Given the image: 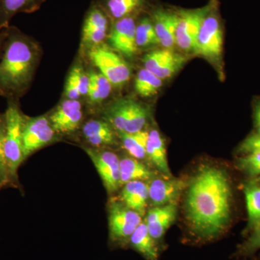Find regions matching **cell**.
Here are the masks:
<instances>
[{
	"label": "cell",
	"mask_w": 260,
	"mask_h": 260,
	"mask_svg": "<svg viewBox=\"0 0 260 260\" xmlns=\"http://www.w3.org/2000/svg\"><path fill=\"white\" fill-rule=\"evenodd\" d=\"M234 195L226 172L203 166L187 186L185 213L191 232L210 240L223 234L230 224Z\"/></svg>",
	"instance_id": "cell-1"
},
{
	"label": "cell",
	"mask_w": 260,
	"mask_h": 260,
	"mask_svg": "<svg viewBox=\"0 0 260 260\" xmlns=\"http://www.w3.org/2000/svg\"><path fill=\"white\" fill-rule=\"evenodd\" d=\"M6 30L0 56V95L18 99L28 90L39 60V47L15 27Z\"/></svg>",
	"instance_id": "cell-2"
},
{
	"label": "cell",
	"mask_w": 260,
	"mask_h": 260,
	"mask_svg": "<svg viewBox=\"0 0 260 260\" xmlns=\"http://www.w3.org/2000/svg\"><path fill=\"white\" fill-rule=\"evenodd\" d=\"M25 116L23 115L16 99L8 102L4 119V150L10 184H16L18 170L24 161L23 130Z\"/></svg>",
	"instance_id": "cell-3"
},
{
	"label": "cell",
	"mask_w": 260,
	"mask_h": 260,
	"mask_svg": "<svg viewBox=\"0 0 260 260\" xmlns=\"http://www.w3.org/2000/svg\"><path fill=\"white\" fill-rule=\"evenodd\" d=\"M209 10L205 15L199 34L195 52L215 59L218 58L223 48V32L218 10V1L210 0Z\"/></svg>",
	"instance_id": "cell-4"
},
{
	"label": "cell",
	"mask_w": 260,
	"mask_h": 260,
	"mask_svg": "<svg viewBox=\"0 0 260 260\" xmlns=\"http://www.w3.org/2000/svg\"><path fill=\"white\" fill-rule=\"evenodd\" d=\"M89 57L113 86H122L129 81L131 77L129 64L114 49L102 44L90 48Z\"/></svg>",
	"instance_id": "cell-5"
},
{
	"label": "cell",
	"mask_w": 260,
	"mask_h": 260,
	"mask_svg": "<svg viewBox=\"0 0 260 260\" xmlns=\"http://www.w3.org/2000/svg\"><path fill=\"white\" fill-rule=\"evenodd\" d=\"M141 223L139 213L123 203L112 202L109 209V228L112 242L120 244L129 242L132 234Z\"/></svg>",
	"instance_id": "cell-6"
},
{
	"label": "cell",
	"mask_w": 260,
	"mask_h": 260,
	"mask_svg": "<svg viewBox=\"0 0 260 260\" xmlns=\"http://www.w3.org/2000/svg\"><path fill=\"white\" fill-rule=\"evenodd\" d=\"M208 10L209 4L198 9L177 10L178 25L176 44L182 50H196L198 34Z\"/></svg>",
	"instance_id": "cell-7"
},
{
	"label": "cell",
	"mask_w": 260,
	"mask_h": 260,
	"mask_svg": "<svg viewBox=\"0 0 260 260\" xmlns=\"http://www.w3.org/2000/svg\"><path fill=\"white\" fill-rule=\"evenodd\" d=\"M56 133L48 116L25 117L23 130L24 160L39 149L49 144Z\"/></svg>",
	"instance_id": "cell-8"
},
{
	"label": "cell",
	"mask_w": 260,
	"mask_h": 260,
	"mask_svg": "<svg viewBox=\"0 0 260 260\" xmlns=\"http://www.w3.org/2000/svg\"><path fill=\"white\" fill-rule=\"evenodd\" d=\"M85 152L93 162L104 185L109 193H113L121 186L119 157L109 150L85 148Z\"/></svg>",
	"instance_id": "cell-9"
},
{
	"label": "cell",
	"mask_w": 260,
	"mask_h": 260,
	"mask_svg": "<svg viewBox=\"0 0 260 260\" xmlns=\"http://www.w3.org/2000/svg\"><path fill=\"white\" fill-rule=\"evenodd\" d=\"M110 20L100 3L92 5L84 20L82 40L90 48L100 45L110 31Z\"/></svg>",
	"instance_id": "cell-10"
},
{
	"label": "cell",
	"mask_w": 260,
	"mask_h": 260,
	"mask_svg": "<svg viewBox=\"0 0 260 260\" xmlns=\"http://www.w3.org/2000/svg\"><path fill=\"white\" fill-rule=\"evenodd\" d=\"M185 62L186 57L169 49L150 51L143 58L144 68L161 80L171 78Z\"/></svg>",
	"instance_id": "cell-11"
},
{
	"label": "cell",
	"mask_w": 260,
	"mask_h": 260,
	"mask_svg": "<svg viewBox=\"0 0 260 260\" xmlns=\"http://www.w3.org/2000/svg\"><path fill=\"white\" fill-rule=\"evenodd\" d=\"M137 20L134 16L115 20L111 27L109 40L114 50L132 57L138 52L136 44Z\"/></svg>",
	"instance_id": "cell-12"
},
{
	"label": "cell",
	"mask_w": 260,
	"mask_h": 260,
	"mask_svg": "<svg viewBox=\"0 0 260 260\" xmlns=\"http://www.w3.org/2000/svg\"><path fill=\"white\" fill-rule=\"evenodd\" d=\"M83 117V108L80 101L67 99L49 116V120L56 133L64 135L78 129Z\"/></svg>",
	"instance_id": "cell-13"
},
{
	"label": "cell",
	"mask_w": 260,
	"mask_h": 260,
	"mask_svg": "<svg viewBox=\"0 0 260 260\" xmlns=\"http://www.w3.org/2000/svg\"><path fill=\"white\" fill-rule=\"evenodd\" d=\"M154 179L148 185L149 199L155 206L176 203L186 186L185 181L179 179Z\"/></svg>",
	"instance_id": "cell-14"
},
{
	"label": "cell",
	"mask_w": 260,
	"mask_h": 260,
	"mask_svg": "<svg viewBox=\"0 0 260 260\" xmlns=\"http://www.w3.org/2000/svg\"><path fill=\"white\" fill-rule=\"evenodd\" d=\"M154 28L160 44L166 49H171L176 44V32L178 25L177 10L157 8L150 14Z\"/></svg>",
	"instance_id": "cell-15"
},
{
	"label": "cell",
	"mask_w": 260,
	"mask_h": 260,
	"mask_svg": "<svg viewBox=\"0 0 260 260\" xmlns=\"http://www.w3.org/2000/svg\"><path fill=\"white\" fill-rule=\"evenodd\" d=\"M177 214L176 203L155 207L149 210L145 222L149 233L155 241L164 237L167 229L175 220Z\"/></svg>",
	"instance_id": "cell-16"
},
{
	"label": "cell",
	"mask_w": 260,
	"mask_h": 260,
	"mask_svg": "<svg viewBox=\"0 0 260 260\" xmlns=\"http://www.w3.org/2000/svg\"><path fill=\"white\" fill-rule=\"evenodd\" d=\"M148 199V185L144 181H133L124 184L121 191V201L141 216L145 214Z\"/></svg>",
	"instance_id": "cell-17"
},
{
	"label": "cell",
	"mask_w": 260,
	"mask_h": 260,
	"mask_svg": "<svg viewBox=\"0 0 260 260\" xmlns=\"http://www.w3.org/2000/svg\"><path fill=\"white\" fill-rule=\"evenodd\" d=\"M146 156L148 157L155 168L165 177H172L168 164L165 143L157 129H152L149 132Z\"/></svg>",
	"instance_id": "cell-18"
},
{
	"label": "cell",
	"mask_w": 260,
	"mask_h": 260,
	"mask_svg": "<svg viewBox=\"0 0 260 260\" xmlns=\"http://www.w3.org/2000/svg\"><path fill=\"white\" fill-rule=\"evenodd\" d=\"M83 135L85 140L95 148L112 145L114 142L113 127L107 121L91 119L83 126Z\"/></svg>",
	"instance_id": "cell-19"
},
{
	"label": "cell",
	"mask_w": 260,
	"mask_h": 260,
	"mask_svg": "<svg viewBox=\"0 0 260 260\" xmlns=\"http://www.w3.org/2000/svg\"><path fill=\"white\" fill-rule=\"evenodd\" d=\"M45 0H0V30L9 28L15 15L37 11Z\"/></svg>",
	"instance_id": "cell-20"
},
{
	"label": "cell",
	"mask_w": 260,
	"mask_h": 260,
	"mask_svg": "<svg viewBox=\"0 0 260 260\" xmlns=\"http://www.w3.org/2000/svg\"><path fill=\"white\" fill-rule=\"evenodd\" d=\"M111 20L136 16L148 6V0H104L100 3Z\"/></svg>",
	"instance_id": "cell-21"
},
{
	"label": "cell",
	"mask_w": 260,
	"mask_h": 260,
	"mask_svg": "<svg viewBox=\"0 0 260 260\" xmlns=\"http://www.w3.org/2000/svg\"><path fill=\"white\" fill-rule=\"evenodd\" d=\"M245 196L248 223L244 234L246 235L260 222V184L256 179H249L243 185Z\"/></svg>",
	"instance_id": "cell-22"
},
{
	"label": "cell",
	"mask_w": 260,
	"mask_h": 260,
	"mask_svg": "<svg viewBox=\"0 0 260 260\" xmlns=\"http://www.w3.org/2000/svg\"><path fill=\"white\" fill-rule=\"evenodd\" d=\"M129 243L132 247L140 253L146 260H158V246L155 239L150 235L145 222L135 229L130 237Z\"/></svg>",
	"instance_id": "cell-23"
},
{
	"label": "cell",
	"mask_w": 260,
	"mask_h": 260,
	"mask_svg": "<svg viewBox=\"0 0 260 260\" xmlns=\"http://www.w3.org/2000/svg\"><path fill=\"white\" fill-rule=\"evenodd\" d=\"M121 185L129 181L150 180L154 174L145 164L135 158H124L119 161Z\"/></svg>",
	"instance_id": "cell-24"
},
{
	"label": "cell",
	"mask_w": 260,
	"mask_h": 260,
	"mask_svg": "<svg viewBox=\"0 0 260 260\" xmlns=\"http://www.w3.org/2000/svg\"><path fill=\"white\" fill-rule=\"evenodd\" d=\"M88 85V75L80 65H75L70 70L65 84V96L70 100H79L80 97L87 95Z\"/></svg>",
	"instance_id": "cell-25"
},
{
	"label": "cell",
	"mask_w": 260,
	"mask_h": 260,
	"mask_svg": "<svg viewBox=\"0 0 260 260\" xmlns=\"http://www.w3.org/2000/svg\"><path fill=\"white\" fill-rule=\"evenodd\" d=\"M132 99H123L114 102L106 112L107 122L119 133H125L129 120Z\"/></svg>",
	"instance_id": "cell-26"
},
{
	"label": "cell",
	"mask_w": 260,
	"mask_h": 260,
	"mask_svg": "<svg viewBox=\"0 0 260 260\" xmlns=\"http://www.w3.org/2000/svg\"><path fill=\"white\" fill-rule=\"evenodd\" d=\"M119 134L123 147L133 158L140 160L146 157L149 132L142 130L135 133H121Z\"/></svg>",
	"instance_id": "cell-27"
},
{
	"label": "cell",
	"mask_w": 260,
	"mask_h": 260,
	"mask_svg": "<svg viewBox=\"0 0 260 260\" xmlns=\"http://www.w3.org/2000/svg\"><path fill=\"white\" fill-rule=\"evenodd\" d=\"M88 76L87 96L91 104H100L110 95L113 85L102 73H90Z\"/></svg>",
	"instance_id": "cell-28"
},
{
	"label": "cell",
	"mask_w": 260,
	"mask_h": 260,
	"mask_svg": "<svg viewBox=\"0 0 260 260\" xmlns=\"http://www.w3.org/2000/svg\"><path fill=\"white\" fill-rule=\"evenodd\" d=\"M162 85V80L143 68L138 72L135 80V88L140 96L148 98L155 95Z\"/></svg>",
	"instance_id": "cell-29"
},
{
	"label": "cell",
	"mask_w": 260,
	"mask_h": 260,
	"mask_svg": "<svg viewBox=\"0 0 260 260\" xmlns=\"http://www.w3.org/2000/svg\"><path fill=\"white\" fill-rule=\"evenodd\" d=\"M136 44L138 48L160 44L151 18L143 17L137 21Z\"/></svg>",
	"instance_id": "cell-30"
},
{
	"label": "cell",
	"mask_w": 260,
	"mask_h": 260,
	"mask_svg": "<svg viewBox=\"0 0 260 260\" xmlns=\"http://www.w3.org/2000/svg\"><path fill=\"white\" fill-rule=\"evenodd\" d=\"M148 112L146 109L140 103L131 100L129 120L125 130L126 133H135L143 130L147 121Z\"/></svg>",
	"instance_id": "cell-31"
},
{
	"label": "cell",
	"mask_w": 260,
	"mask_h": 260,
	"mask_svg": "<svg viewBox=\"0 0 260 260\" xmlns=\"http://www.w3.org/2000/svg\"><path fill=\"white\" fill-rule=\"evenodd\" d=\"M260 250V222L248 233L245 240L238 246L235 256L238 258L251 257Z\"/></svg>",
	"instance_id": "cell-32"
},
{
	"label": "cell",
	"mask_w": 260,
	"mask_h": 260,
	"mask_svg": "<svg viewBox=\"0 0 260 260\" xmlns=\"http://www.w3.org/2000/svg\"><path fill=\"white\" fill-rule=\"evenodd\" d=\"M237 167L249 179L260 177V152L241 155L237 160Z\"/></svg>",
	"instance_id": "cell-33"
},
{
	"label": "cell",
	"mask_w": 260,
	"mask_h": 260,
	"mask_svg": "<svg viewBox=\"0 0 260 260\" xmlns=\"http://www.w3.org/2000/svg\"><path fill=\"white\" fill-rule=\"evenodd\" d=\"M9 184V173L4 150V119L3 114H0V189Z\"/></svg>",
	"instance_id": "cell-34"
},
{
	"label": "cell",
	"mask_w": 260,
	"mask_h": 260,
	"mask_svg": "<svg viewBox=\"0 0 260 260\" xmlns=\"http://www.w3.org/2000/svg\"><path fill=\"white\" fill-rule=\"evenodd\" d=\"M260 152V134L251 133L246 137L237 149V153L241 155L247 154L259 153Z\"/></svg>",
	"instance_id": "cell-35"
},
{
	"label": "cell",
	"mask_w": 260,
	"mask_h": 260,
	"mask_svg": "<svg viewBox=\"0 0 260 260\" xmlns=\"http://www.w3.org/2000/svg\"><path fill=\"white\" fill-rule=\"evenodd\" d=\"M253 115H254V124L256 133L260 134V99L254 104Z\"/></svg>",
	"instance_id": "cell-36"
},
{
	"label": "cell",
	"mask_w": 260,
	"mask_h": 260,
	"mask_svg": "<svg viewBox=\"0 0 260 260\" xmlns=\"http://www.w3.org/2000/svg\"><path fill=\"white\" fill-rule=\"evenodd\" d=\"M6 38V30H0V56H1L2 52H3V47H4V43Z\"/></svg>",
	"instance_id": "cell-37"
},
{
	"label": "cell",
	"mask_w": 260,
	"mask_h": 260,
	"mask_svg": "<svg viewBox=\"0 0 260 260\" xmlns=\"http://www.w3.org/2000/svg\"><path fill=\"white\" fill-rule=\"evenodd\" d=\"M256 181H258V182H259V184H260V177H258V178H256Z\"/></svg>",
	"instance_id": "cell-38"
},
{
	"label": "cell",
	"mask_w": 260,
	"mask_h": 260,
	"mask_svg": "<svg viewBox=\"0 0 260 260\" xmlns=\"http://www.w3.org/2000/svg\"><path fill=\"white\" fill-rule=\"evenodd\" d=\"M256 260H260V257H259V258H258V259H256Z\"/></svg>",
	"instance_id": "cell-39"
}]
</instances>
